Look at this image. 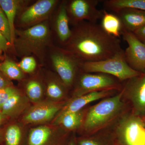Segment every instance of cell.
<instances>
[{
    "instance_id": "cell-4",
    "label": "cell",
    "mask_w": 145,
    "mask_h": 145,
    "mask_svg": "<svg viewBox=\"0 0 145 145\" xmlns=\"http://www.w3.org/2000/svg\"><path fill=\"white\" fill-rule=\"evenodd\" d=\"M120 145H145V123L142 118L135 114L124 116L116 129Z\"/></svg>"
},
{
    "instance_id": "cell-30",
    "label": "cell",
    "mask_w": 145,
    "mask_h": 145,
    "mask_svg": "<svg viewBox=\"0 0 145 145\" xmlns=\"http://www.w3.org/2000/svg\"><path fill=\"white\" fill-rule=\"evenodd\" d=\"M133 33L145 44V25L137 29Z\"/></svg>"
},
{
    "instance_id": "cell-14",
    "label": "cell",
    "mask_w": 145,
    "mask_h": 145,
    "mask_svg": "<svg viewBox=\"0 0 145 145\" xmlns=\"http://www.w3.org/2000/svg\"><path fill=\"white\" fill-rule=\"evenodd\" d=\"M113 92L114 89L98 91L74 97V99L65 106L60 114L81 111L84 107L88 104L100 99L106 98L111 95Z\"/></svg>"
},
{
    "instance_id": "cell-17",
    "label": "cell",
    "mask_w": 145,
    "mask_h": 145,
    "mask_svg": "<svg viewBox=\"0 0 145 145\" xmlns=\"http://www.w3.org/2000/svg\"><path fill=\"white\" fill-rule=\"evenodd\" d=\"M106 10L117 13L123 8H130L145 11V0H106L103 1Z\"/></svg>"
},
{
    "instance_id": "cell-8",
    "label": "cell",
    "mask_w": 145,
    "mask_h": 145,
    "mask_svg": "<svg viewBox=\"0 0 145 145\" xmlns=\"http://www.w3.org/2000/svg\"><path fill=\"white\" fill-rule=\"evenodd\" d=\"M51 59L64 84L68 87L72 86L77 69L82 63L68 50L57 52L52 55Z\"/></svg>"
},
{
    "instance_id": "cell-22",
    "label": "cell",
    "mask_w": 145,
    "mask_h": 145,
    "mask_svg": "<svg viewBox=\"0 0 145 145\" xmlns=\"http://www.w3.org/2000/svg\"><path fill=\"white\" fill-rule=\"evenodd\" d=\"M0 71L10 80H20L24 77L23 71L18 65L10 60H5L0 64Z\"/></svg>"
},
{
    "instance_id": "cell-23",
    "label": "cell",
    "mask_w": 145,
    "mask_h": 145,
    "mask_svg": "<svg viewBox=\"0 0 145 145\" xmlns=\"http://www.w3.org/2000/svg\"><path fill=\"white\" fill-rule=\"evenodd\" d=\"M26 92L30 101L34 102H38L42 96V88L38 81L31 80L26 84Z\"/></svg>"
},
{
    "instance_id": "cell-31",
    "label": "cell",
    "mask_w": 145,
    "mask_h": 145,
    "mask_svg": "<svg viewBox=\"0 0 145 145\" xmlns=\"http://www.w3.org/2000/svg\"><path fill=\"white\" fill-rule=\"evenodd\" d=\"M10 86L9 81L0 71V89Z\"/></svg>"
},
{
    "instance_id": "cell-21",
    "label": "cell",
    "mask_w": 145,
    "mask_h": 145,
    "mask_svg": "<svg viewBox=\"0 0 145 145\" xmlns=\"http://www.w3.org/2000/svg\"><path fill=\"white\" fill-rule=\"evenodd\" d=\"M24 102L22 96L17 91L5 102L0 111L4 116H13L22 109Z\"/></svg>"
},
{
    "instance_id": "cell-36",
    "label": "cell",
    "mask_w": 145,
    "mask_h": 145,
    "mask_svg": "<svg viewBox=\"0 0 145 145\" xmlns=\"http://www.w3.org/2000/svg\"><path fill=\"white\" fill-rule=\"evenodd\" d=\"M143 119H144V121L145 122V117H144V118H143Z\"/></svg>"
},
{
    "instance_id": "cell-18",
    "label": "cell",
    "mask_w": 145,
    "mask_h": 145,
    "mask_svg": "<svg viewBox=\"0 0 145 145\" xmlns=\"http://www.w3.org/2000/svg\"><path fill=\"white\" fill-rule=\"evenodd\" d=\"M0 7L8 20L11 33V44H13L16 33L14 20L18 9V2L14 0H0Z\"/></svg>"
},
{
    "instance_id": "cell-13",
    "label": "cell",
    "mask_w": 145,
    "mask_h": 145,
    "mask_svg": "<svg viewBox=\"0 0 145 145\" xmlns=\"http://www.w3.org/2000/svg\"><path fill=\"white\" fill-rule=\"evenodd\" d=\"M116 14L121 21L123 29L133 33L145 25V11L127 8L119 10Z\"/></svg>"
},
{
    "instance_id": "cell-19",
    "label": "cell",
    "mask_w": 145,
    "mask_h": 145,
    "mask_svg": "<svg viewBox=\"0 0 145 145\" xmlns=\"http://www.w3.org/2000/svg\"><path fill=\"white\" fill-rule=\"evenodd\" d=\"M52 135V130L46 126H41L30 131L29 145H45Z\"/></svg>"
},
{
    "instance_id": "cell-2",
    "label": "cell",
    "mask_w": 145,
    "mask_h": 145,
    "mask_svg": "<svg viewBox=\"0 0 145 145\" xmlns=\"http://www.w3.org/2000/svg\"><path fill=\"white\" fill-rule=\"evenodd\" d=\"M80 68L84 72L107 74L121 81L129 80L141 73L134 70L128 64L123 49L106 59L82 63Z\"/></svg>"
},
{
    "instance_id": "cell-11",
    "label": "cell",
    "mask_w": 145,
    "mask_h": 145,
    "mask_svg": "<svg viewBox=\"0 0 145 145\" xmlns=\"http://www.w3.org/2000/svg\"><path fill=\"white\" fill-rule=\"evenodd\" d=\"M60 105L50 102L40 103L32 107L23 117L27 123H42L54 118L61 109Z\"/></svg>"
},
{
    "instance_id": "cell-12",
    "label": "cell",
    "mask_w": 145,
    "mask_h": 145,
    "mask_svg": "<svg viewBox=\"0 0 145 145\" xmlns=\"http://www.w3.org/2000/svg\"><path fill=\"white\" fill-rule=\"evenodd\" d=\"M56 3L55 0L38 1L22 14L21 22L25 25H30L41 20L49 14Z\"/></svg>"
},
{
    "instance_id": "cell-16",
    "label": "cell",
    "mask_w": 145,
    "mask_h": 145,
    "mask_svg": "<svg viewBox=\"0 0 145 145\" xmlns=\"http://www.w3.org/2000/svg\"><path fill=\"white\" fill-rule=\"evenodd\" d=\"M69 20L67 10V3L64 2L60 7L56 20L57 35L63 42H68L71 37L72 31L69 26Z\"/></svg>"
},
{
    "instance_id": "cell-24",
    "label": "cell",
    "mask_w": 145,
    "mask_h": 145,
    "mask_svg": "<svg viewBox=\"0 0 145 145\" xmlns=\"http://www.w3.org/2000/svg\"><path fill=\"white\" fill-rule=\"evenodd\" d=\"M21 137L22 131L17 125H11L7 128L5 135L7 145H20Z\"/></svg>"
},
{
    "instance_id": "cell-9",
    "label": "cell",
    "mask_w": 145,
    "mask_h": 145,
    "mask_svg": "<svg viewBox=\"0 0 145 145\" xmlns=\"http://www.w3.org/2000/svg\"><path fill=\"white\" fill-rule=\"evenodd\" d=\"M121 36L127 44L124 50L125 59L128 64L140 72L145 71V44L135 34L123 29Z\"/></svg>"
},
{
    "instance_id": "cell-25",
    "label": "cell",
    "mask_w": 145,
    "mask_h": 145,
    "mask_svg": "<svg viewBox=\"0 0 145 145\" xmlns=\"http://www.w3.org/2000/svg\"><path fill=\"white\" fill-rule=\"evenodd\" d=\"M46 93L50 99L58 100L62 98L64 95V90L62 86L54 82L48 83L47 86Z\"/></svg>"
},
{
    "instance_id": "cell-10",
    "label": "cell",
    "mask_w": 145,
    "mask_h": 145,
    "mask_svg": "<svg viewBox=\"0 0 145 145\" xmlns=\"http://www.w3.org/2000/svg\"><path fill=\"white\" fill-rule=\"evenodd\" d=\"M123 89L125 95L131 102L134 114L145 117V71L128 80Z\"/></svg>"
},
{
    "instance_id": "cell-37",
    "label": "cell",
    "mask_w": 145,
    "mask_h": 145,
    "mask_svg": "<svg viewBox=\"0 0 145 145\" xmlns=\"http://www.w3.org/2000/svg\"><path fill=\"white\" fill-rule=\"evenodd\" d=\"M1 7H0V9H1Z\"/></svg>"
},
{
    "instance_id": "cell-7",
    "label": "cell",
    "mask_w": 145,
    "mask_h": 145,
    "mask_svg": "<svg viewBox=\"0 0 145 145\" xmlns=\"http://www.w3.org/2000/svg\"><path fill=\"white\" fill-rule=\"evenodd\" d=\"M100 0H72L67 3V10L69 22L79 24L84 20L93 23L101 20L103 10L97 8Z\"/></svg>"
},
{
    "instance_id": "cell-6",
    "label": "cell",
    "mask_w": 145,
    "mask_h": 145,
    "mask_svg": "<svg viewBox=\"0 0 145 145\" xmlns=\"http://www.w3.org/2000/svg\"><path fill=\"white\" fill-rule=\"evenodd\" d=\"M83 72L74 92L75 97L93 91L115 89L119 87V80L111 75L101 73Z\"/></svg>"
},
{
    "instance_id": "cell-34",
    "label": "cell",
    "mask_w": 145,
    "mask_h": 145,
    "mask_svg": "<svg viewBox=\"0 0 145 145\" xmlns=\"http://www.w3.org/2000/svg\"><path fill=\"white\" fill-rule=\"evenodd\" d=\"M69 145H76V144H75V141H71V142L69 143Z\"/></svg>"
},
{
    "instance_id": "cell-35",
    "label": "cell",
    "mask_w": 145,
    "mask_h": 145,
    "mask_svg": "<svg viewBox=\"0 0 145 145\" xmlns=\"http://www.w3.org/2000/svg\"><path fill=\"white\" fill-rule=\"evenodd\" d=\"M2 51V50L1 49V47H0V57H1V54Z\"/></svg>"
},
{
    "instance_id": "cell-3",
    "label": "cell",
    "mask_w": 145,
    "mask_h": 145,
    "mask_svg": "<svg viewBox=\"0 0 145 145\" xmlns=\"http://www.w3.org/2000/svg\"><path fill=\"white\" fill-rule=\"evenodd\" d=\"M122 90L115 96L108 97L91 107L85 119L84 127L88 131L99 129L116 117L123 106Z\"/></svg>"
},
{
    "instance_id": "cell-32",
    "label": "cell",
    "mask_w": 145,
    "mask_h": 145,
    "mask_svg": "<svg viewBox=\"0 0 145 145\" xmlns=\"http://www.w3.org/2000/svg\"><path fill=\"white\" fill-rule=\"evenodd\" d=\"M79 145H102L98 141L91 139H85L79 142Z\"/></svg>"
},
{
    "instance_id": "cell-15",
    "label": "cell",
    "mask_w": 145,
    "mask_h": 145,
    "mask_svg": "<svg viewBox=\"0 0 145 145\" xmlns=\"http://www.w3.org/2000/svg\"><path fill=\"white\" fill-rule=\"evenodd\" d=\"M100 25L108 34L119 39L121 36L123 25L120 18L116 13H109L104 9Z\"/></svg>"
},
{
    "instance_id": "cell-27",
    "label": "cell",
    "mask_w": 145,
    "mask_h": 145,
    "mask_svg": "<svg viewBox=\"0 0 145 145\" xmlns=\"http://www.w3.org/2000/svg\"><path fill=\"white\" fill-rule=\"evenodd\" d=\"M18 66L23 72L31 73L34 72L36 69V61L33 57L31 56L25 57L20 62Z\"/></svg>"
},
{
    "instance_id": "cell-1",
    "label": "cell",
    "mask_w": 145,
    "mask_h": 145,
    "mask_svg": "<svg viewBox=\"0 0 145 145\" xmlns=\"http://www.w3.org/2000/svg\"><path fill=\"white\" fill-rule=\"evenodd\" d=\"M67 47L82 63L106 59L122 50L120 39L108 34L101 25L87 21L78 24L72 31Z\"/></svg>"
},
{
    "instance_id": "cell-20",
    "label": "cell",
    "mask_w": 145,
    "mask_h": 145,
    "mask_svg": "<svg viewBox=\"0 0 145 145\" xmlns=\"http://www.w3.org/2000/svg\"><path fill=\"white\" fill-rule=\"evenodd\" d=\"M83 114L82 111L59 114L57 122L69 130L76 129L82 124Z\"/></svg>"
},
{
    "instance_id": "cell-29",
    "label": "cell",
    "mask_w": 145,
    "mask_h": 145,
    "mask_svg": "<svg viewBox=\"0 0 145 145\" xmlns=\"http://www.w3.org/2000/svg\"><path fill=\"white\" fill-rule=\"evenodd\" d=\"M10 44V43L7 41L5 36L0 31V47L2 51H6L7 50L9 45Z\"/></svg>"
},
{
    "instance_id": "cell-26",
    "label": "cell",
    "mask_w": 145,
    "mask_h": 145,
    "mask_svg": "<svg viewBox=\"0 0 145 145\" xmlns=\"http://www.w3.org/2000/svg\"><path fill=\"white\" fill-rule=\"evenodd\" d=\"M0 31L11 44V33L10 26L5 14L0 9Z\"/></svg>"
},
{
    "instance_id": "cell-5",
    "label": "cell",
    "mask_w": 145,
    "mask_h": 145,
    "mask_svg": "<svg viewBox=\"0 0 145 145\" xmlns=\"http://www.w3.org/2000/svg\"><path fill=\"white\" fill-rule=\"evenodd\" d=\"M16 46L24 54L42 50L48 42L49 31L45 23L38 24L22 31H18Z\"/></svg>"
},
{
    "instance_id": "cell-33",
    "label": "cell",
    "mask_w": 145,
    "mask_h": 145,
    "mask_svg": "<svg viewBox=\"0 0 145 145\" xmlns=\"http://www.w3.org/2000/svg\"><path fill=\"white\" fill-rule=\"evenodd\" d=\"M5 117V116H4V115L2 114V113L1 112V111H0V126H1V125Z\"/></svg>"
},
{
    "instance_id": "cell-28",
    "label": "cell",
    "mask_w": 145,
    "mask_h": 145,
    "mask_svg": "<svg viewBox=\"0 0 145 145\" xmlns=\"http://www.w3.org/2000/svg\"><path fill=\"white\" fill-rule=\"evenodd\" d=\"M17 91H18L11 86L0 89V110L5 102Z\"/></svg>"
}]
</instances>
